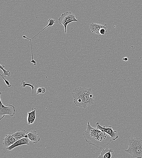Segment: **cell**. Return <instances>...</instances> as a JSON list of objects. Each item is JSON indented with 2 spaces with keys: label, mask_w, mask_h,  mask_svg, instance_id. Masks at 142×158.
Segmentation results:
<instances>
[{
  "label": "cell",
  "mask_w": 142,
  "mask_h": 158,
  "mask_svg": "<svg viewBox=\"0 0 142 158\" xmlns=\"http://www.w3.org/2000/svg\"><path fill=\"white\" fill-rule=\"evenodd\" d=\"M23 37L25 38H26L29 40H30L31 42V54H32V60H31V62L34 64V65L35 66L36 65V61L34 59L33 55V51L32 49V44H31V39H29L28 37L26 36H23Z\"/></svg>",
  "instance_id": "e0dca14e"
},
{
  "label": "cell",
  "mask_w": 142,
  "mask_h": 158,
  "mask_svg": "<svg viewBox=\"0 0 142 158\" xmlns=\"http://www.w3.org/2000/svg\"><path fill=\"white\" fill-rule=\"evenodd\" d=\"M5 67V66L4 65L0 64V69H2L3 72V73L2 75L4 77H6L7 76L9 77L11 75V72H9V70H5L4 68Z\"/></svg>",
  "instance_id": "9a60e30c"
},
{
  "label": "cell",
  "mask_w": 142,
  "mask_h": 158,
  "mask_svg": "<svg viewBox=\"0 0 142 158\" xmlns=\"http://www.w3.org/2000/svg\"><path fill=\"white\" fill-rule=\"evenodd\" d=\"M128 60V59L127 57H124L122 59V60L126 61H127Z\"/></svg>",
  "instance_id": "44dd1931"
},
{
  "label": "cell",
  "mask_w": 142,
  "mask_h": 158,
  "mask_svg": "<svg viewBox=\"0 0 142 158\" xmlns=\"http://www.w3.org/2000/svg\"><path fill=\"white\" fill-rule=\"evenodd\" d=\"M32 110L31 112H28L27 121L28 125H30L33 124L36 118L35 112L36 108H35L34 109H33L32 108Z\"/></svg>",
  "instance_id": "7c38bea8"
},
{
  "label": "cell",
  "mask_w": 142,
  "mask_h": 158,
  "mask_svg": "<svg viewBox=\"0 0 142 158\" xmlns=\"http://www.w3.org/2000/svg\"><path fill=\"white\" fill-rule=\"evenodd\" d=\"M16 141L12 133H10L6 135L3 139V144L5 147L7 148L11 146Z\"/></svg>",
  "instance_id": "9c48e42d"
},
{
  "label": "cell",
  "mask_w": 142,
  "mask_h": 158,
  "mask_svg": "<svg viewBox=\"0 0 142 158\" xmlns=\"http://www.w3.org/2000/svg\"><path fill=\"white\" fill-rule=\"evenodd\" d=\"M74 102L77 106L84 108L94 104V97L91 88L79 86L75 88L72 94Z\"/></svg>",
  "instance_id": "7a4b0ae2"
},
{
  "label": "cell",
  "mask_w": 142,
  "mask_h": 158,
  "mask_svg": "<svg viewBox=\"0 0 142 158\" xmlns=\"http://www.w3.org/2000/svg\"><path fill=\"white\" fill-rule=\"evenodd\" d=\"M128 148L125 152L134 158H142V140L138 137H131L128 139Z\"/></svg>",
  "instance_id": "3957f363"
},
{
  "label": "cell",
  "mask_w": 142,
  "mask_h": 158,
  "mask_svg": "<svg viewBox=\"0 0 142 158\" xmlns=\"http://www.w3.org/2000/svg\"><path fill=\"white\" fill-rule=\"evenodd\" d=\"M96 125L97 128L109 135L112 140H115L118 138L117 131L114 130L111 125H109L108 127H106L105 126H101L99 122H97Z\"/></svg>",
  "instance_id": "8992f818"
},
{
  "label": "cell",
  "mask_w": 142,
  "mask_h": 158,
  "mask_svg": "<svg viewBox=\"0 0 142 158\" xmlns=\"http://www.w3.org/2000/svg\"><path fill=\"white\" fill-rule=\"evenodd\" d=\"M0 100V120L3 119L6 115L13 116L15 113V107L12 105L8 104L5 106L2 103L1 98Z\"/></svg>",
  "instance_id": "5b68a950"
},
{
  "label": "cell",
  "mask_w": 142,
  "mask_h": 158,
  "mask_svg": "<svg viewBox=\"0 0 142 158\" xmlns=\"http://www.w3.org/2000/svg\"><path fill=\"white\" fill-rule=\"evenodd\" d=\"M82 135L86 141L89 144L100 149L108 145L112 140L108 134L97 127H92L88 122L86 130L83 132Z\"/></svg>",
  "instance_id": "6da1fadb"
},
{
  "label": "cell",
  "mask_w": 142,
  "mask_h": 158,
  "mask_svg": "<svg viewBox=\"0 0 142 158\" xmlns=\"http://www.w3.org/2000/svg\"><path fill=\"white\" fill-rule=\"evenodd\" d=\"M0 75L4 79V81L6 84V85H7L8 87L9 88H10L11 87V85L10 84L9 82L7 80L5 79V78L4 77H3L1 74H0Z\"/></svg>",
  "instance_id": "ac0fdd59"
},
{
  "label": "cell",
  "mask_w": 142,
  "mask_h": 158,
  "mask_svg": "<svg viewBox=\"0 0 142 158\" xmlns=\"http://www.w3.org/2000/svg\"><path fill=\"white\" fill-rule=\"evenodd\" d=\"M42 91L41 88L39 87L36 90V94H38L39 93H41Z\"/></svg>",
  "instance_id": "d6986e66"
},
{
  "label": "cell",
  "mask_w": 142,
  "mask_h": 158,
  "mask_svg": "<svg viewBox=\"0 0 142 158\" xmlns=\"http://www.w3.org/2000/svg\"><path fill=\"white\" fill-rule=\"evenodd\" d=\"M30 139L28 138L24 137L15 142L13 144L7 149L9 150H11L16 147L24 145H29Z\"/></svg>",
  "instance_id": "52a82bcc"
},
{
  "label": "cell",
  "mask_w": 142,
  "mask_h": 158,
  "mask_svg": "<svg viewBox=\"0 0 142 158\" xmlns=\"http://www.w3.org/2000/svg\"><path fill=\"white\" fill-rule=\"evenodd\" d=\"M42 91H41V93L42 94H44L45 93L46 91V90L45 88L44 87H42Z\"/></svg>",
  "instance_id": "ffe728a7"
},
{
  "label": "cell",
  "mask_w": 142,
  "mask_h": 158,
  "mask_svg": "<svg viewBox=\"0 0 142 158\" xmlns=\"http://www.w3.org/2000/svg\"><path fill=\"white\" fill-rule=\"evenodd\" d=\"M26 134L28 138L34 144L37 143L40 140V138L36 131H30L27 132Z\"/></svg>",
  "instance_id": "30bf717a"
},
{
  "label": "cell",
  "mask_w": 142,
  "mask_h": 158,
  "mask_svg": "<svg viewBox=\"0 0 142 158\" xmlns=\"http://www.w3.org/2000/svg\"><path fill=\"white\" fill-rule=\"evenodd\" d=\"M78 22L75 15L70 12H66L63 13L58 19V23L64 26L65 33L66 34L67 27L68 25L72 22Z\"/></svg>",
  "instance_id": "277c9868"
},
{
  "label": "cell",
  "mask_w": 142,
  "mask_h": 158,
  "mask_svg": "<svg viewBox=\"0 0 142 158\" xmlns=\"http://www.w3.org/2000/svg\"><path fill=\"white\" fill-rule=\"evenodd\" d=\"M104 28H108L106 24L104 25L92 23L90 25V28L91 32L100 36V31L101 30Z\"/></svg>",
  "instance_id": "ba28073f"
},
{
  "label": "cell",
  "mask_w": 142,
  "mask_h": 158,
  "mask_svg": "<svg viewBox=\"0 0 142 158\" xmlns=\"http://www.w3.org/2000/svg\"><path fill=\"white\" fill-rule=\"evenodd\" d=\"M26 132L25 130H18L17 132L14 133H12L16 141L25 137V136L26 134Z\"/></svg>",
  "instance_id": "4fadbf2b"
},
{
  "label": "cell",
  "mask_w": 142,
  "mask_h": 158,
  "mask_svg": "<svg viewBox=\"0 0 142 158\" xmlns=\"http://www.w3.org/2000/svg\"><path fill=\"white\" fill-rule=\"evenodd\" d=\"M113 152L112 149H109L106 148L103 149L101 152L100 154L98 157V158H110L111 157V153Z\"/></svg>",
  "instance_id": "8fae6325"
},
{
  "label": "cell",
  "mask_w": 142,
  "mask_h": 158,
  "mask_svg": "<svg viewBox=\"0 0 142 158\" xmlns=\"http://www.w3.org/2000/svg\"><path fill=\"white\" fill-rule=\"evenodd\" d=\"M48 24L42 30H41L40 32H39L37 34H36L35 36L33 37L31 39V40L33 39L36 36H37L38 34L40 33L41 32L44 30L45 29L47 28L49 26H52L55 22V20L54 19L52 18H50L48 20Z\"/></svg>",
  "instance_id": "5bb4252c"
},
{
  "label": "cell",
  "mask_w": 142,
  "mask_h": 158,
  "mask_svg": "<svg viewBox=\"0 0 142 158\" xmlns=\"http://www.w3.org/2000/svg\"><path fill=\"white\" fill-rule=\"evenodd\" d=\"M21 84L22 85V87L24 88H25L26 86H29L31 87L32 89V100L33 102V94H34V84H31L29 83H27L24 80H22L21 82Z\"/></svg>",
  "instance_id": "2e32d148"
}]
</instances>
